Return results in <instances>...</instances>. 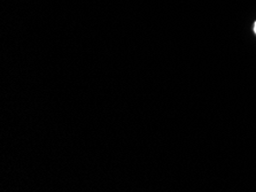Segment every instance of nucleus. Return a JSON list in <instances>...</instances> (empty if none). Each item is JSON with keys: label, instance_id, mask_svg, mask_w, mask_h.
Listing matches in <instances>:
<instances>
[{"label": "nucleus", "instance_id": "f257e3e1", "mask_svg": "<svg viewBox=\"0 0 256 192\" xmlns=\"http://www.w3.org/2000/svg\"><path fill=\"white\" fill-rule=\"evenodd\" d=\"M254 31H255V34H256V22H255V25H254Z\"/></svg>", "mask_w": 256, "mask_h": 192}]
</instances>
